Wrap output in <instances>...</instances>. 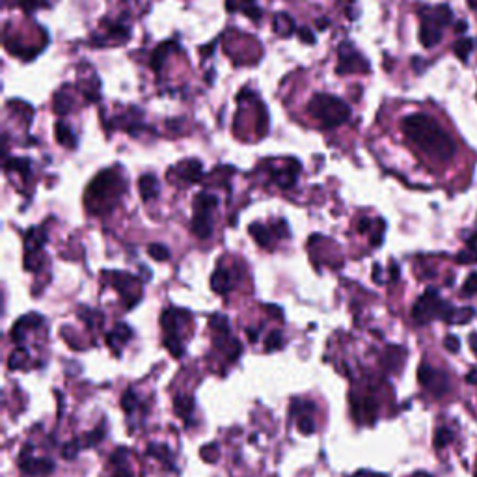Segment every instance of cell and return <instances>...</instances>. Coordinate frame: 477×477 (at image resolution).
<instances>
[{"label": "cell", "instance_id": "1f68e13d", "mask_svg": "<svg viewBox=\"0 0 477 477\" xmlns=\"http://www.w3.org/2000/svg\"><path fill=\"white\" fill-rule=\"evenodd\" d=\"M464 295H477V274H470L464 282V288H462Z\"/></svg>", "mask_w": 477, "mask_h": 477}, {"label": "cell", "instance_id": "603a6c76", "mask_svg": "<svg viewBox=\"0 0 477 477\" xmlns=\"http://www.w3.org/2000/svg\"><path fill=\"white\" fill-rule=\"evenodd\" d=\"M250 233L261 247H269V242H271V231L265 230L261 224H254V226H250Z\"/></svg>", "mask_w": 477, "mask_h": 477}, {"label": "cell", "instance_id": "e575fe53", "mask_svg": "<svg viewBox=\"0 0 477 477\" xmlns=\"http://www.w3.org/2000/svg\"><path fill=\"white\" fill-rule=\"evenodd\" d=\"M298 34L302 36V42L315 43V37H313V34L308 30V28H300V30H298Z\"/></svg>", "mask_w": 477, "mask_h": 477}, {"label": "cell", "instance_id": "7402d4cb", "mask_svg": "<svg viewBox=\"0 0 477 477\" xmlns=\"http://www.w3.org/2000/svg\"><path fill=\"white\" fill-rule=\"evenodd\" d=\"M103 429H105V425H99L95 431H92L90 435L84 436V438H78V444H81V447H83V449H86V447H92V446H95V444H99V442L103 440V436H105Z\"/></svg>", "mask_w": 477, "mask_h": 477}, {"label": "cell", "instance_id": "4fadbf2b", "mask_svg": "<svg viewBox=\"0 0 477 477\" xmlns=\"http://www.w3.org/2000/svg\"><path fill=\"white\" fill-rule=\"evenodd\" d=\"M139 187L140 196H142L146 201L153 200V198L159 196V183L155 179V175H144V177H140Z\"/></svg>", "mask_w": 477, "mask_h": 477}, {"label": "cell", "instance_id": "484cf974", "mask_svg": "<svg viewBox=\"0 0 477 477\" xmlns=\"http://www.w3.org/2000/svg\"><path fill=\"white\" fill-rule=\"evenodd\" d=\"M81 449H83V447H81L78 440L67 442V444H64V447H62V457H64V459H67V461H73V459L77 457V453L81 452Z\"/></svg>", "mask_w": 477, "mask_h": 477}, {"label": "cell", "instance_id": "9c48e42d", "mask_svg": "<svg viewBox=\"0 0 477 477\" xmlns=\"http://www.w3.org/2000/svg\"><path fill=\"white\" fill-rule=\"evenodd\" d=\"M211 288L218 295H226L233 288V276L228 269H216L211 278Z\"/></svg>", "mask_w": 477, "mask_h": 477}, {"label": "cell", "instance_id": "8992f818", "mask_svg": "<svg viewBox=\"0 0 477 477\" xmlns=\"http://www.w3.org/2000/svg\"><path fill=\"white\" fill-rule=\"evenodd\" d=\"M19 468L26 476H49L54 470V462L51 459H37L32 457V446H25V452L21 453Z\"/></svg>", "mask_w": 477, "mask_h": 477}, {"label": "cell", "instance_id": "d4e9b609", "mask_svg": "<svg viewBox=\"0 0 477 477\" xmlns=\"http://www.w3.org/2000/svg\"><path fill=\"white\" fill-rule=\"evenodd\" d=\"M148 254L153 257V259H157V261H165V259H168L170 257L168 248L163 247V245H149Z\"/></svg>", "mask_w": 477, "mask_h": 477}, {"label": "cell", "instance_id": "f546056e", "mask_svg": "<svg viewBox=\"0 0 477 477\" xmlns=\"http://www.w3.org/2000/svg\"><path fill=\"white\" fill-rule=\"evenodd\" d=\"M459 263H477V247L470 245L466 252L459 254Z\"/></svg>", "mask_w": 477, "mask_h": 477}, {"label": "cell", "instance_id": "5b68a950", "mask_svg": "<svg viewBox=\"0 0 477 477\" xmlns=\"http://www.w3.org/2000/svg\"><path fill=\"white\" fill-rule=\"evenodd\" d=\"M446 306L447 304L442 300L436 289H427V291L418 298V302L414 304V308H412V317H414L416 323L425 324L429 323V321H432L435 317H442V313H444Z\"/></svg>", "mask_w": 477, "mask_h": 477}, {"label": "cell", "instance_id": "4316f807", "mask_svg": "<svg viewBox=\"0 0 477 477\" xmlns=\"http://www.w3.org/2000/svg\"><path fill=\"white\" fill-rule=\"evenodd\" d=\"M136 405H139V397H136V394H134V391H125L124 397H122V408H124L125 412H133L134 408H136Z\"/></svg>", "mask_w": 477, "mask_h": 477}, {"label": "cell", "instance_id": "836d02e7", "mask_svg": "<svg viewBox=\"0 0 477 477\" xmlns=\"http://www.w3.org/2000/svg\"><path fill=\"white\" fill-rule=\"evenodd\" d=\"M446 349L452 351V353H457L459 351V338H455V336H447L446 338Z\"/></svg>", "mask_w": 477, "mask_h": 477}, {"label": "cell", "instance_id": "52a82bcc", "mask_svg": "<svg viewBox=\"0 0 477 477\" xmlns=\"http://www.w3.org/2000/svg\"><path fill=\"white\" fill-rule=\"evenodd\" d=\"M420 382L435 395H444L447 391V386H449L446 375L442 371L432 370L429 365H423L420 370Z\"/></svg>", "mask_w": 477, "mask_h": 477}, {"label": "cell", "instance_id": "d6986e66", "mask_svg": "<svg viewBox=\"0 0 477 477\" xmlns=\"http://www.w3.org/2000/svg\"><path fill=\"white\" fill-rule=\"evenodd\" d=\"M57 139L60 144L67 146V148H75V146H77V139H75V134L67 129L66 124L57 125Z\"/></svg>", "mask_w": 477, "mask_h": 477}, {"label": "cell", "instance_id": "60d3db41", "mask_svg": "<svg viewBox=\"0 0 477 477\" xmlns=\"http://www.w3.org/2000/svg\"><path fill=\"white\" fill-rule=\"evenodd\" d=\"M468 4L472 6L473 10H477V0H468Z\"/></svg>", "mask_w": 477, "mask_h": 477}, {"label": "cell", "instance_id": "5bb4252c", "mask_svg": "<svg viewBox=\"0 0 477 477\" xmlns=\"http://www.w3.org/2000/svg\"><path fill=\"white\" fill-rule=\"evenodd\" d=\"M354 408H356V416H358L360 420L364 418V420H367V423L375 421V416H377V403H375L371 397H362V399L358 401V405H354Z\"/></svg>", "mask_w": 477, "mask_h": 477}, {"label": "cell", "instance_id": "ba28073f", "mask_svg": "<svg viewBox=\"0 0 477 477\" xmlns=\"http://www.w3.org/2000/svg\"><path fill=\"white\" fill-rule=\"evenodd\" d=\"M367 71V62H365L364 58L360 57L358 52L354 51L353 47L349 43H345L341 47V52H339V66H338V73H351V71Z\"/></svg>", "mask_w": 477, "mask_h": 477}, {"label": "cell", "instance_id": "3957f363", "mask_svg": "<svg viewBox=\"0 0 477 477\" xmlns=\"http://www.w3.org/2000/svg\"><path fill=\"white\" fill-rule=\"evenodd\" d=\"M453 21V13L447 6L423 11L421 16L420 42L425 47H435L442 40V30Z\"/></svg>", "mask_w": 477, "mask_h": 477}, {"label": "cell", "instance_id": "8fae6325", "mask_svg": "<svg viewBox=\"0 0 477 477\" xmlns=\"http://www.w3.org/2000/svg\"><path fill=\"white\" fill-rule=\"evenodd\" d=\"M43 319L40 317V315H26V317H21L19 321H17L16 324H13V330H11V338L16 339V341H23L25 339V330L28 329V326H37V324H42Z\"/></svg>", "mask_w": 477, "mask_h": 477}, {"label": "cell", "instance_id": "ac0fdd59", "mask_svg": "<svg viewBox=\"0 0 477 477\" xmlns=\"http://www.w3.org/2000/svg\"><path fill=\"white\" fill-rule=\"evenodd\" d=\"M165 345L166 349L172 353V356H175V358H181L183 354H185V347H183V343H181V339L177 334H168L165 338Z\"/></svg>", "mask_w": 477, "mask_h": 477}, {"label": "cell", "instance_id": "7c38bea8", "mask_svg": "<svg viewBox=\"0 0 477 477\" xmlns=\"http://www.w3.org/2000/svg\"><path fill=\"white\" fill-rule=\"evenodd\" d=\"M125 457H127V449H125V447H119V449H116V452L112 453L110 462H112V466H116L112 477H133L131 470H129L127 464H125Z\"/></svg>", "mask_w": 477, "mask_h": 477}, {"label": "cell", "instance_id": "277c9868", "mask_svg": "<svg viewBox=\"0 0 477 477\" xmlns=\"http://www.w3.org/2000/svg\"><path fill=\"white\" fill-rule=\"evenodd\" d=\"M218 207V198L207 192H200L194 201V220L192 233L200 239H209L213 235V215Z\"/></svg>", "mask_w": 477, "mask_h": 477}, {"label": "cell", "instance_id": "30bf717a", "mask_svg": "<svg viewBox=\"0 0 477 477\" xmlns=\"http://www.w3.org/2000/svg\"><path fill=\"white\" fill-rule=\"evenodd\" d=\"M131 336H133L131 329H129L127 324L122 323V324H116V329H114L112 332L107 334V341H108V345H110V347L114 349V353L119 354L118 345H119V347H124L129 339H131Z\"/></svg>", "mask_w": 477, "mask_h": 477}, {"label": "cell", "instance_id": "f35d334b", "mask_svg": "<svg viewBox=\"0 0 477 477\" xmlns=\"http://www.w3.org/2000/svg\"><path fill=\"white\" fill-rule=\"evenodd\" d=\"M466 30V21H459V25H457V32H464Z\"/></svg>", "mask_w": 477, "mask_h": 477}, {"label": "cell", "instance_id": "e0dca14e", "mask_svg": "<svg viewBox=\"0 0 477 477\" xmlns=\"http://www.w3.org/2000/svg\"><path fill=\"white\" fill-rule=\"evenodd\" d=\"M148 455L153 457V459H159L160 462H166L172 466L174 462V455L168 449V446H163V444H149L148 446Z\"/></svg>", "mask_w": 477, "mask_h": 477}, {"label": "cell", "instance_id": "f1b7e54d", "mask_svg": "<svg viewBox=\"0 0 477 477\" xmlns=\"http://www.w3.org/2000/svg\"><path fill=\"white\" fill-rule=\"evenodd\" d=\"M26 356H28V354H26V351H25V349H17L16 353L11 354V358H10V370H21V367H23V362H25Z\"/></svg>", "mask_w": 477, "mask_h": 477}, {"label": "cell", "instance_id": "83f0119b", "mask_svg": "<svg viewBox=\"0 0 477 477\" xmlns=\"http://www.w3.org/2000/svg\"><path fill=\"white\" fill-rule=\"evenodd\" d=\"M298 431L306 436L315 432V423H313V420L310 416H300V420H298Z\"/></svg>", "mask_w": 477, "mask_h": 477}, {"label": "cell", "instance_id": "2e32d148", "mask_svg": "<svg viewBox=\"0 0 477 477\" xmlns=\"http://www.w3.org/2000/svg\"><path fill=\"white\" fill-rule=\"evenodd\" d=\"M175 412H177L183 420L189 421L192 412H194V399L189 397V395H179V397H175Z\"/></svg>", "mask_w": 477, "mask_h": 477}, {"label": "cell", "instance_id": "8d00e7d4", "mask_svg": "<svg viewBox=\"0 0 477 477\" xmlns=\"http://www.w3.org/2000/svg\"><path fill=\"white\" fill-rule=\"evenodd\" d=\"M354 477H386V476H377V473H370V472H358V473H354Z\"/></svg>", "mask_w": 477, "mask_h": 477}, {"label": "cell", "instance_id": "ffe728a7", "mask_svg": "<svg viewBox=\"0 0 477 477\" xmlns=\"http://www.w3.org/2000/svg\"><path fill=\"white\" fill-rule=\"evenodd\" d=\"M472 49H473L472 37H461V40L455 43V47H453V51H455V54L461 58L462 62H464V60H468V57H470Z\"/></svg>", "mask_w": 477, "mask_h": 477}, {"label": "cell", "instance_id": "7a4b0ae2", "mask_svg": "<svg viewBox=\"0 0 477 477\" xmlns=\"http://www.w3.org/2000/svg\"><path fill=\"white\" fill-rule=\"evenodd\" d=\"M308 110L324 129L338 127V125L345 124L351 116L349 105L345 103L343 99L336 98V95H326V93H317L310 101Z\"/></svg>", "mask_w": 477, "mask_h": 477}, {"label": "cell", "instance_id": "d590c367", "mask_svg": "<svg viewBox=\"0 0 477 477\" xmlns=\"http://www.w3.org/2000/svg\"><path fill=\"white\" fill-rule=\"evenodd\" d=\"M247 334H248V339H250L252 343H254V341H257V336H259V329H256V330L248 329Z\"/></svg>", "mask_w": 477, "mask_h": 477}, {"label": "cell", "instance_id": "9a60e30c", "mask_svg": "<svg viewBox=\"0 0 477 477\" xmlns=\"http://www.w3.org/2000/svg\"><path fill=\"white\" fill-rule=\"evenodd\" d=\"M228 10L230 11L241 10L245 16H248L250 19H254V21L261 19V10L256 6V0H237L235 4L228 6Z\"/></svg>", "mask_w": 477, "mask_h": 477}, {"label": "cell", "instance_id": "74e56055", "mask_svg": "<svg viewBox=\"0 0 477 477\" xmlns=\"http://www.w3.org/2000/svg\"><path fill=\"white\" fill-rule=\"evenodd\" d=\"M470 343H472V351L476 353V356H477V334H473L472 338H470Z\"/></svg>", "mask_w": 477, "mask_h": 477}, {"label": "cell", "instance_id": "ab89813d", "mask_svg": "<svg viewBox=\"0 0 477 477\" xmlns=\"http://www.w3.org/2000/svg\"><path fill=\"white\" fill-rule=\"evenodd\" d=\"M468 382H477V371H472V375H468Z\"/></svg>", "mask_w": 477, "mask_h": 477}, {"label": "cell", "instance_id": "4dcf8cb0", "mask_svg": "<svg viewBox=\"0 0 477 477\" xmlns=\"http://www.w3.org/2000/svg\"><path fill=\"white\" fill-rule=\"evenodd\" d=\"M453 435L447 429H438V432H436V438H435V444L438 447H444L447 446L449 442H452Z\"/></svg>", "mask_w": 477, "mask_h": 477}, {"label": "cell", "instance_id": "44dd1931", "mask_svg": "<svg viewBox=\"0 0 477 477\" xmlns=\"http://www.w3.org/2000/svg\"><path fill=\"white\" fill-rule=\"evenodd\" d=\"M47 241V233L40 230H32L30 235H28V241H26V250H30V254L37 252L42 248L43 242Z\"/></svg>", "mask_w": 477, "mask_h": 477}, {"label": "cell", "instance_id": "cb8c5ba5", "mask_svg": "<svg viewBox=\"0 0 477 477\" xmlns=\"http://www.w3.org/2000/svg\"><path fill=\"white\" fill-rule=\"evenodd\" d=\"M282 347H283L282 332H278V330H274V332L269 334L267 341H265V349H267V353H274V351L282 349Z\"/></svg>", "mask_w": 477, "mask_h": 477}, {"label": "cell", "instance_id": "6da1fadb", "mask_svg": "<svg viewBox=\"0 0 477 477\" xmlns=\"http://www.w3.org/2000/svg\"><path fill=\"white\" fill-rule=\"evenodd\" d=\"M401 127H403L406 139L414 142L429 157H435V159L446 163L455 155V144L449 139V134L427 114L406 116Z\"/></svg>", "mask_w": 477, "mask_h": 477}, {"label": "cell", "instance_id": "d6a6232c", "mask_svg": "<svg viewBox=\"0 0 477 477\" xmlns=\"http://www.w3.org/2000/svg\"><path fill=\"white\" fill-rule=\"evenodd\" d=\"M201 457L209 462H215L218 459V449H216L215 444H211V446H204L201 447Z\"/></svg>", "mask_w": 477, "mask_h": 477}]
</instances>
